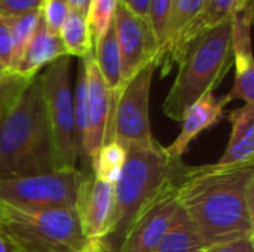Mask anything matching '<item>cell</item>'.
Wrapping results in <instances>:
<instances>
[{
  "instance_id": "6da1fadb",
  "label": "cell",
  "mask_w": 254,
  "mask_h": 252,
  "mask_svg": "<svg viewBox=\"0 0 254 252\" xmlns=\"http://www.w3.org/2000/svg\"><path fill=\"white\" fill-rule=\"evenodd\" d=\"M176 198L205 248L254 236V163L186 166Z\"/></svg>"
},
{
  "instance_id": "7a4b0ae2",
  "label": "cell",
  "mask_w": 254,
  "mask_h": 252,
  "mask_svg": "<svg viewBox=\"0 0 254 252\" xmlns=\"http://www.w3.org/2000/svg\"><path fill=\"white\" fill-rule=\"evenodd\" d=\"M183 160L171 159L158 141L127 149V160L115 184V208L107 235L101 239L106 252H119L125 235L138 212L185 168Z\"/></svg>"
},
{
  "instance_id": "3957f363",
  "label": "cell",
  "mask_w": 254,
  "mask_h": 252,
  "mask_svg": "<svg viewBox=\"0 0 254 252\" xmlns=\"http://www.w3.org/2000/svg\"><path fill=\"white\" fill-rule=\"evenodd\" d=\"M55 171L42 88L36 76L0 119V180Z\"/></svg>"
},
{
  "instance_id": "277c9868",
  "label": "cell",
  "mask_w": 254,
  "mask_h": 252,
  "mask_svg": "<svg viewBox=\"0 0 254 252\" xmlns=\"http://www.w3.org/2000/svg\"><path fill=\"white\" fill-rule=\"evenodd\" d=\"M234 67L232 19L199 34L177 64L176 79L162 110L171 120L182 122L186 108L214 89Z\"/></svg>"
},
{
  "instance_id": "5b68a950",
  "label": "cell",
  "mask_w": 254,
  "mask_h": 252,
  "mask_svg": "<svg viewBox=\"0 0 254 252\" xmlns=\"http://www.w3.org/2000/svg\"><path fill=\"white\" fill-rule=\"evenodd\" d=\"M0 230L18 252H80L86 244L74 209L21 208L3 202Z\"/></svg>"
},
{
  "instance_id": "8992f818",
  "label": "cell",
  "mask_w": 254,
  "mask_h": 252,
  "mask_svg": "<svg viewBox=\"0 0 254 252\" xmlns=\"http://www.w3.org/2000/svg\"><path fill=\"white\" fill-rule=\"evenodd\" d=\"M39 80L55 169H76L77 147L74 140L70 56H61L45 67L43 73L39 74Z\"/></svg>"
},
{
  "instance_id": "52a82bcc",
  "label": "cell",
  "mask_w": 254,
  "mask_h": 252,
  "mask_svg": "<svg viewBox=\"0 0 254 252\" xmlns=\"http://www.w3.org/2000/svg\"><path fill=\"white\" fill-rule=\"evenodd\" d=\"M82 171L55 169L45 174L0 180V199L21 208L74 209Z\"/></svg>"
},
{
  "instance_id": "ba28073f",
  "label": "cell",
  "mask_w": 254,
  "mask_h": 252,
  "mask_svg": "<svg viewBox=\"0 0 254 252\" xmlns=\"http://www.w3.org/2000/svg\"><path fill=\"white\" fill-rule=\"evenodd\" d=\"M155 65L149 64L137 71L121 89L113 111V141L125 150L150 146L156 140L152 134L149 116L150 86Z\"/></svg>"
},
{
  "instance_id": "9c48e42d",
  "label": "cell",
  "mask_w": 254,
  "mask_h": 252,
  "mask_svg": "<svg viewBox=\"0 0 254 252\" xmlns=\"http://www.w3.org/2000/svg\"><path fill=\"white\" fill-rule=\"evenodd\" d=\"M86 68V135L83 144V163L79 168L82 172H91V160L95 153L113 141V111L116 95L107 88L97 64L89 53L82 58Z\"/></svg>"
},
{
  "instance_id": "30bf717a",
  "label": "cell",
  "mask_w": 254,
  "mask_h": 252,
  "mask_svg": "<svg viewBox=\"0 0 254 252\" xmlns=\"http://www.w3.org/2000/svg\"><path fill=\"white\" fill-rule=\"evenodd\" d=\"M180 177L170 181L138 212L124 238L119 252H153L159 247L179 212L176 190Z\"/></svg>"
},
{
  "instance_id": "8fae6325",
  "label": "cell",
  "mask_w": 254,
  "mask_h": 252,
  "mask_svg": "<svg viewBox=\"0 0 254 252\" xmlns=\"http://www.w3.org/2000/svg\"><path fill=\"white\" fill-rule=\"evenodd\" d=\"M118 48L122 64L124 85L143 67L153 64L158 55V45L149 21L134 13L122 0H119L113 19Z\"/></svg>"
},
{
  "instance_id": "7c38bea8",
  "label": "cell",
  "mask_w": 254,
  "mask_h": 252,
  "mask_svg": "<svg viewBox=\"0 0 254 252\" xmlns=\"http://www.w3.org/2000/svg\"><path fill=\"white\" fill-rule=\"evenodd\" d=\"M207 0H173L164 45L156 56L155 68L165 77L177 67L189 45L204 31L199 21Z\"/></svg>"
},
{
  "instance_id": "4fadbf2b",
  "label": "cell",
  "mask_w": 254,
  "mask_h": 252,
  "mask_svg": "<svg viewBox=\"0 0 254 252\" xmlns=\"http://www.w3.org/2000/svg\"><path fill=\"white\" fill-rule=\"evenodd\" d=\"M115 208V186L100 181L92 172H82L74 212L86 241H100L107 235Z\"/></svg>"
},
{
  "instance_id": "5bb4252c",
  "label": "cell",
  "mask_w": 254,
  "mask_h": 252,
  "mask_svg": "<svg viewBox=\"0 0 254 252\" xmlns=\"http://www.w3.org/2000/svg\"><path fill=\"white\" fill-rule=\"evenodd\" d=\"M225 108L226 104L214 92H208L192 102L182 117V128L177 138L165 147L167 154L174 160H183V154L188 151L190 143L204 131L222 122Z\"/></svg>"
},
{
  "instance_id": "9a60e30c",
  "label": "cell",
  "mask_w": 254,
  "mask_h": 252,
  "mask_svg": "<svg viewBox=\"0 0 254 252\" xmlns=\"http://www.w3.org/2000/svg\"><path fill=\"white\" fill-rule=\"evenodd\" d=\"M65 49L58 33H54L40 16L36 31L24 49L19 61L12 68V71L27 77L34 79L40 74V70L52 64L61 56H65ZM68 56V55H67Z\"/></svg>"
},
{
  "instance_id": "2e32d148",
  "label": "cell",
  "mask_w": 254,
  "mask_h": 252,
  "mask_svg": "<svg viewBox=\"0 0 254 252\" xmlns=\"http://www.w3.org/2000/svg\"><path fill=\"white\" fill-rule=\"evenodd\" d=\"M231 135L219 165H244L254 163V104L229 113Z\"/></svg>"
},
{
  "instance_id": "e0dca14e",
  "label": "cell",
  "mask_w": 254,
  "mask_h": 252,
  "mask_svg": "<svg viewBox=\"0 0 254 252\" xmlns=\"http://www.w3.org/2000/svg\"><path fill=\"white\" fill-rule=\"evenodd\" d=\"M92 56L95 59V64H97L107 88L110 89V92L113 95L118 97L124 86V79H122L121 53H119L113 24L106 31V34L98 42L94 43Z\"/></svg>"
},
{
  "instance_id": "ac0fdd59",
  "label": "cell",
  "mask_w": 254,
  "mask_h": 252,
  "mask_svg": "<svg viewBox=\"0 0 254 252\" xmlns=\"http://www.w3.org/2000/svg\"><path fill=\"white\" fill-rule=\"evenodd\" d=\"M58 34L65 49V53L70 58L76 56L82 59L89 53H92L94 43L88 24V15L76 10H70Z\"/></svg>"
},
{
  "instance_id": "d6986e66",
  "label": "cell",
  "mask_w": 254,
  "mask_h": 252,
  "mask_svg": "<svg viewBox=\"0 0 254 252\" xmlns=\"http://www.w3.org/2000/svg\"><path fill=\"white\" fill-rule=\"evenodd\" d=\"M235 79L231 91L220 97L228 105L235 100H241L244 104H254V58L253 52L241 53L234 52Z\"/></svg>"
},
{
  "instance_id": "ffe728a7",
  "label": "cell",
  "mask_w": 254,
  "mask_h": 252,
  "mask_svg": "<svg viewBox=\"0 0 254 252\" xmlns=\"http://www.w3.org/2000/svg\"><path fill=\"white\" fill-rule=\"evenodd\" d=\"M204 250V244L179 208L170 232L153 252H202Z\"/></svg>"
},
{
  "instance_id": "44dd1931",
  "label": "cell",
  "mask_w": 254,
  "mask_h": 252,
  "mask_svg": "<svg viewBox=\"0 0 254 252\" xmlns=\"http://www.w3.org/2000/svg\"><path fill=\"white\" fill-rule=\"evenodd\" d=\"M127 160V150L118 143L104 144L91 160V172L100 181L116 184Z\"/></svg>"
},
{
  "instance_id": "7402d4cb",
  "label": "cell",
  "mask_w": 254,
  "mask_h": 252,
  "mask_svg": "<svg viewBox=\"0 0 254 252\" xmlns=\"http://www.w3.org/2000/svg\"><path fill=\"white\" fill-rule=\"evenodd\" d=\"M42 16V7L9 18V25H10V34H12V46H13V56H12V67L10 70L16 65L19 61L24 49L27 48L28 42L31 40L37 22Z\"/></svg>"
},
{
  "instance_id": "603a6c76",
  "label": "cell",
  "mask_w": 254,
  "mask_h": 252,
  "mask_svg": "<svg viewBox=\"0 0 254 252\" xmlns=\"http://www.w3.org/2000/svg\"><path fill=\"white\" fill-rule=\"evenodd\" d=\"M119 0H91L88 9V24L92 43L98 42L113 24Z\"/></svg>"
},
{
  "instance_id": "cb8c5ba5",
  "label": "cell",
  "mask_w": 254,
  "mask_h": 252,
  "mask_svg": "<svg viewBox=\"0 0 254 252\" xmlns=\"http://www.w3.org/2000/svg\"><path fill=\"white\" fill-rule=\"evenodd\" d=\"M31 80L12 70L0 73V119L15 105Z\"/></svg>"
},
{
  "instance_id": "d4e9b609",
  "label": "cell",
  "mask_w": 254,
  "mask_h": 252,
  "mask_svg": "<svg viewBox=\"0 0 254 252\" xmlns=\"http://www.w3.org/2000/svg\"><path fill=\"white\" fill-rule=\"evenodd\" d=\"M241 0H207L204 12L201 15V30L205 31L214 25L231 21L238 10Z\"/></svg>"
},
{
  "instance_id": "484cf974",
  "label": "cell",
  "mask_w": 254,
  "mask_h": 252,
  "mask_svg": "<svg viewBox=\"0 0 254 252\" xmlns=\"http://www.w3.org/2000/svg\"><path fill=\"white\" fill-rule=\"evenodd\" d=\"M171 1L173 0H150L149 1L147 21H149V25L152 28V33H153L156 45H158V53L165 40L168 18H170V10H171Z\"/></svg>"
},
{
  "instance_id": "4316f807",
  "label": "cell",
  "mask_w": 254,
  "mask_h": 252,
  "mask_svg": "<svg viewBox=\"0 0 254 252\" xmlns=\"http://www.w3.org/2000/svg\"><path fill=\"white\" fill-rule=\"evenodd\" d=\"M68 12H70L68 0H43L42 16H43L46 25L54 33L60 31V28L64 24Z\"/></svg>"
},
{
  "instance_id": "83f0119b",
  "label": "cell",
  "mask_w": 254,
  "mask_h": 252,
  "mask_svg": "<svg viewBox=\"0 0 254 252\" xmlns=\"http://www.w3.org/2000/svg\"><path fill=\"white\" fill-rule=\"evenodd\" d=\"M43 0H0V16L13 18L36 9H40Z\"/></svg>"
},
{
  "instance_id": "f1b7e54d",
  "label": "cell",
  "mask_w": 254,
  "mask_h": 252,
  "mask_svg": "<svg viewBox=\"0 0 254 252\" xmlns=\"http://www.w3.org/2000/svg\"><path fill=\"white\" fill-rule=\"evenodd\" d=\"M12 56H13V46H12L9 18L0 16V64L6 70H10L12 67Z\"/></svg>"
},
{
  "instance_id": "f546056e",
  "label": "cell",
  "mask_w": 254,
  "mask_h": 252,
  "mask_svg": "<svg viewBox=\"0 0 254 252\" xmlns=\"http://www.w3.org/2000/svg\"><path fill=\"white\" fill-rule=\"evenodd\" d=\"M202 252H254V236L205 248Z\"/></svg>"
},
{
  "instance_id": "4dcf8cb0",
  "label": "cell",
  "mask_w": 254,
  "mask_h": 252,
  "mask_svg": "<svg viewBox=\"0 0 254 252\" xmlns=\"http://www.w3.org/2000/svg\"><path fill=\"white\" fill-rule=\"evenodd\" d=\"M149 1L150 0H128L125 4L137 15L143 16L147 19V9H149Z\"/></svg>"
},
{
  "instance_id": "1f68e13d",
  "label": "cell",
  "mask_w": 254,
  "mask_h": 252,
  "mask_svg": "<svg viewBox=\"0 0 254 252\" xmlns=\"http://www.w3.org/2000/svg\"><path fill=\"white\" fill-rule=\"evenodd\" d=\"M68 3H70V10H76V12L88 15L91 0H68Z\"/></svg>"
},
{
  "instance_id": "d6a6232c",
  "label": "cell",
  "mask_w": 254,
  "mask_h": 252,
  "mask_svg": "<svg viewBox=\"0 0 254 252\" xmlns=\"http://www.w3.org/2000/svg\"><path fill=\"white\" fill-rule=\"evenodd\" d=\"M101 251V242L100 241H86L85 247L80 252H100Z\"/></svg>"
},
{
  "instance_id": "836d02e7",
  "label": "cell",
  "mask_w": 254,
  "mask_h": 252,
  "mask_svg": "<svg viewBox=\"0 0 254 252\" xmlns=\"http://www.w3.org/2000/svg\"><path fill=\"white\" fill-rule=\"evenodd\" d=\"M0 252H18L12 247V244L6 239V236L3 235L1 230H0Z\"/></svg>"
},
{
  "instance_id": "e575fe53",
  "label": "cell",
  "mask_w": 254,
  "mask_h": 252,
  "mask_svg": "<svg viewBox=\"0 0 254 252\" xmlns=\"http://www.w3.org/2000/svg\"><path fill=\"white\" fill-rule=\"evenodd\" d=\"M238 10H253V0H241Z\"/></svg>"
},
{
  "instance_id": "d590c367",
  "label": "cell",
  "mask_w": 254,
  "mask_h": 252,
  "mask_svg": "<svg viewBox=\"0 0 254 252\" xmlns=\"http://www.w3.org/2000/svg\"><path fill=\"white\" fill-rule=\"evenodd\" d=\"M1 208H3V201L0 199V214H1Z\"/></svg>"
},
{
  "instance_id": "8d00e7d4",
  "label": "cell",
  "mask_w": 254,
  "mask_h": 252,
  "mask_svg": "<svg viewBox=\"0 0 254 252\" xmlns=\"http://www.w3.org/2000/svg\"><path fill=\"white\" fill-rule=\"evenodd\" d=\"M4 70H6V68H4V67H3V65L0 64V73H1V71H4Z\"/></svg>"
},
{
  "instance_id": "74e56055",
  "label": "cell",
  "mask_w": 254,
  "mask_h": 252,
  "mask_svg": "<svg viewBox=\"0 0 254 252\" xmlns=\"http://www.w3.org/2000/svg\"><path fill=\"white\" fill-rule=\"evenodd\" d=\"M122 1H124V3H127V1H128V0H122Z\"/></svg>"
},
{
  "instance_id": "f35d334b",
  "label": "cell",
  "mask_w": 254,
  "mask_h": 252,
  "mask_svg": "<svg viewBox=\"0 0 254 252\" xmlns=\"http://www.w3.org/2000/svg\"><path fill=\"white\" fill-rule=\"evenodd\" d=\"M100 252H106V251H104V250H103V248H101V251H100Z\"/></svg>"
}]
</instances>
